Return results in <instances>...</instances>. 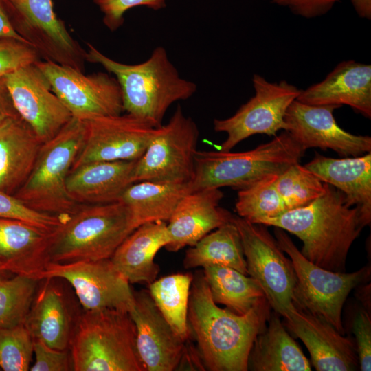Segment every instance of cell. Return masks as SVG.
<instances>
[{
    "instance_id": "1",
    "label": "cell",
    "mask_w": 371,
    "mask_h": 371,
    "mask_svg": "<svg viewBox=\"0 0 371 371\" xmlns=\"http://www.w3.org/2000/svg\"><path fill=\"white\" fill-rule=\"evenodd\" d=\"M271 306L263 298L243 315L221 308L213 300L203 273L193 275L188 321L205 370L247 371L253 342L266 326Z\"/></svg>"
},
{
    "instance_id": "2",
    "label": "cell",
    "mask_w": 371,
    "mask_h": 371,
    "mask_svg": "<svg viewBox=\"0 0 371 371\" xmlns=\"http://www.w3.org/2000/svg\"><path fill=\"white\" fill-rule=\"evenodd\" d=\"M260 224L295 235L303 243L300 252L306 259L335 272L345 271L349 249L363 228L359 210L328 183L325 192L308 205Z\"/></svg>"
},
{
    "instance_id": "3",
    "label": "cell",
    "mask_w": 371,
    "mask_h": 371,
    "mask_svg": "<svg viewBox=\"0 0 371 371\" xmlns=\"http://www.w3.org/2000/svg\"><path fill=\"white\" fill-rule=\"evenodd\" d=\"M86 60L102 66L114 75L122 91L124 111L162 124L169 107L190 98L197 90L192 81L181 78L164 47L157 46L145 61L133 65L116 61L87 43Z\"/></svg>"
},
{
    "instance_id": "4",
    "label": "cell",
    "mask_w": 371,
    "mask_h": 371,
    "mask_svg": "<svg viewBox=\"0 0 371 371\" xmlns=\"http://www.w3.org/2000/svg\"><path fill=\"white\" fill-rule=\"evenodd\" d=\"M69 348L75 371H144L135 325L125 310L85 311L76 318Z\"/></svg>"
},
{
    "instance_id": "5",
    "label": "cell",
    "mask_w": 371,
    "mask_h": 371,
    "mask_svg": "<svg viewBox=\"0 0 371 371\" xmlns=\"http://www.w3.org/2000/svg\"><path fill=\"white\" fill-rule=\"evenodd\" d=\"M134 230L128 210L120 201L79 205L52 232L49 262L109 259Z\"/></svg>"
},
{
    "instance_id": "6",
    "label": "cell",
    "mask_w": 371,
    "mask_h": 371,
    "mask_svg": "<svg viewBox=\"0 0 371 371\" xmlns=\"http://www.w3.org/2000/svg\"><path fill=\"white\" fill-rule=\"evenodd\" d=\"M305 151L286 131L247 151L197 150L194 177L190 181L191 190L222 187L246 188L299 163Z\"/></svg>"
},
{
    "instance_id": "7",
    "label": "cell",
    "mask_w": 371,
    "mask_h": 371,
    "mask_svg": "<svg viewBox=\"0 0 371 371\" xmlns=\"http://www.w3.org/2000/svg\"><path fill=\"white\" fill-rule=\"evenodd\" d=\"M85 122L72 117L42 144L27 179L14 194L30 207L60 217L79 205L69 196L67 179L85 140Z\"/></svg>"
},
{
    "instance_id": "8",
    "label": "cell",
    "mask_w": 371,
    "mask_h": 371,
    "mask_svg": "<svg viewBox=\"0 0 371 371\" xmlns=\"http://www.w3.org/2000/svg\"><path fill=\"white\" fill-rule=\"evenodd\" d=\"M274 234L295 270L294 306L325 320L344 335L343 306L351 291L368 280L370 266L347 273L329 271L306 259L283 229L276 227Z\"/></svg>"
},
{
    "instance_id": "9",
    "label": "cell",
    "mask_w": 371,
    "mask_h": 371,
    "mask_svg": "<svg viewBox=\"0 0 371 371\" xmlns=\"http://www.w3.org/2000/svg\"><path fill=\"white\" fill-rule=\"evenodd\" d=\"M199 137L197 124L178 105L166 124L154 128L145 152L136 161L132 183L190 182Z\"/></svg>"
},
{
    "instance_id": "10",
    "label": "cell",
    "mask_w": 371,
    "mask_h": 371,
    "mask_svg": "<svg viewBox=\"0 0 371 371\" xmlns=\"http://www.w3.org/2000/svg\"><path fill=\"white\" fill-rule=\"evenodd\" d=\"M232 223L240 236L248 275L263 290L271 309L286 318L293 304L296 276L287 258L265 225L256 224L232 215Z\"/></svg>"
},
{
    "instance_id": "11",
    "label": "cell",
    "mask_w": 371,
    "mask_h": 371,
    "mask_svg": "<svg viewBox=\"0 0 371 371\" xmlns=\"http://www.w3.org/2000/svg\"><path fill=\"white\" fill-rule=\"evenodd\" d=\"M255 94L231 117L214 119V130L227 134L221 150L229 151L246 138L256 134L276 136L286 131V112L302 90L286 80L270 82L260 74L252 78Z\"/></svg>"
},
{
    "instance_id": "12",
    "label": "cell",
    "mask_w": 371,
    "mask_h": 371,
    "mask_svg": "<svg viewBox=\"0 0 371 371\" xmlns=\"http://www.w3.org/2000/svg\"><path fill=\"white\" fill-rule=\"evenodd\" d=\"M36 65L73 117L86 121L124 112L121 89L115 77L103 72L86 75L70 66L45 60Z\"/></svg>"
},
{
    "instance_id": "13",
    "label": "cell",
    "mask_w": 371,
    "mask_h": 371,
    "mask_svg": "<svg viewBox=\"0 0 371 371\" xmlns=\"http://www.w3.org/2000/svg\"><path fill=\"white\" fill-rule=\"evenodd\" d=\"M15 32L45 60L83 71L86 51L54 10L52 0H7Z\"/></svg>"
},
{
    "instance_id": "14",
    "label": "cell",
    "mask_w": 371,
    "mask_h": 371,
    "mask_svg": "<svg viewBox=\"0 0 371 371\" xmlns=\"http://www.w3.org/2000/svg\"><path fill=\"white\" fill-rule=\"evenodd\" d=\"M50 278L68 282L85 311L117 308L129 312L133 305L130 283L110 258L49 262L38 278L41 280Z\"/></svg>"
},
{
    "instance_id": "15",
    "label": "cell",
    "mask_w": 371,
    "mask_h": 371,
    "mask_svg": "<svg viewBox=\"0 0 371 371\" xmlns=\"http://www.w3.org/2000/svg\"><path fill=\"white\" fill-rule=\"evenodd\" d=\"M84 122V143L71 170L93 161H136L155 128L148 120L127 113Z\"/></svg>"
},
{
    "instance_id": "16",
    "label": "cell",
    "mask_w": 371,
    "mask_h": 371,
    "mask_svg": "<svg viewBox=\"0 0 371 371\" xmlns=\"http://www.w3.org/2000/svg\"><path fill=\"white\" fill-rule=\"evenodd\" d=\"M1 80L17 113L42 144L54 137L73 117L36 63Z\"/></svg>"
},
{
    "instance_id": "17",
    "label": "cell",
    "mask_w": 371,
    "mask_h": 371,
    "mask_svg": "<svg viewBox=\"0 0 371 371\" xmlns=\"http://www.w3.org/2000/svg\"><path fill=\"white\" fill-rule=\"evenodd\" d=\"M339 105H309L295 100L288 108L286 131L305 150L331 149L341 157H355L371 152V137L352 134L337 123L333 112Z\"/></svg>"
},
{
    "instance_id": "18",
    "label": "cell",
    "mask_w": 371,
    "mask_h": 371,
    "mask_svg": "<svg viewBox=\"0 0 371 371\" xmlns=\"http://www.w3.org/2000/svg\"><path fill=\"white\" fill-rule=\"evenodd\" d=\"M129 311L135 328V344L144 371H172L181 361L186 341L164 317L148 290L133 291Z\"/></svg>"
},
{
    "instance_id": "19",
    "label": "cell",
    "mask_w": 371,
    "mask_h": 371,
    "mask_svg": "<svg viewBox=\"0 0 371 371\" xmlns=\"http://www.w3.org/2000/svg\"><path fill=\"white\" fill-rule=\"evenodd\" d=\"M284 326L300 339L317 371H352L359 368L355 341L325 320L295 306Z\"/></svg>"
},
{
    "instance_id": "20",
    "label": "cell",
    "mask_w": 371,
    "mask_h": 371,
    "mask_svg": "<svg viewBox=\"0 0 371 371\" xmlns=\"http://www.w3.org/2000/svg\"><path fill=\"white\" fill-rule=\"evenodd\" d=\"M220 188L192 191L178 203L168 219L169 243L165 248L176 252L194 245L203 236L230 221L232 214L221 207Z\"/></svg>"
},
{
    "instance_id": "21",
    "label": "cell",
    "mask_w": 371,
    "mask_h": 371,
    "mask_svg": "<svg viewBox=\"0 0 371 371\" xmlns=\"http://www.w3.org/2000/svg\"><path fill=\"white\" fill-rule=\"evenodd\" d=\"M309 105H348L371 117V65L355 60L339 63L321 82L302 90L296 99Z\"/></svg>"
},
{
    "instance_id": "22",
    "label": "cell",
    "mask_w": 371,
    "mask_h": 371,
    "mask_svg": "<svg viewBox=\"0 0 371 371\" xmlns=\"http://www.w3.org/2000/svg\"><path fill=\"white\" fill-rule=\"evenodd\" d=\"M52 231L20 220L0 218V271L38 280L49 263Z\"/></svg>"
},
{
    "instance_id": "23",
    "label": "cell",
    "mask_w": 371,
    "mask_h": 371,
    "mask_svg": "<svg viewBox=\"0 0 371 371\" xmlns=\"http://www.w3.org/2000/svg\"><path fill=\"white\" fill-rule=\"evenodd\" d=\"M304 166L345 195L348 204L359 210L363 227L370 224L371 152L340 159L316 153Z\"/></svg>"
},
{
    "instance_id": "24",
    "label": "cell",
    "mask_w": 371,
    "mask_h": 371,
    "mask_svg": "<svg viewBox=\"0 0 371 371\" xmlns=\"http://www.w3.org/2000/svg\"><path fill=\"white\" fill-rule=\"evenodd\" d=\"M67 302L55 278L40 280L24 322L34 341L57 350L69 349L76 319Z\"/></svg>"
},
{
    "instance_id": "25",
    "label": "cell",
    "mask_w": 371,
    "mask_h": 371,
    "mask_svg": "<svg viewBox=\"0 0 371 371\" xmlns=\"http://www.w3.org/2000/svg\"><path fill=\"white\" fill-rule=\"evenodd\" d=\"M136 161H93L80 165L69 174L67 193L79 205L119 201L133 183L131 175Z\"/></svg>"
},
{
    "instance_id": "26",
    "label": "cell",
    "mask_w": 371,
    "mask_h": 371,
    "mask_svg": "<svg viewBox=\"0 0 371 371\" xmlns=\"http://www.w3.org/2000/svg\"><path fill=\"white\" fill-rule=\"evenodd\" d=\"M169 243L165 221L143 224L120 245L111 261L129 283L148 285L157 279L159 267L154 261L156 254Z\"/></svg>"
},
{
    "instance_id": "27",
    "label": "cell",
    "mask_w": 371,
    "mask_h": 371,
    "mask_svg": "<svg viewBox=\"0 0 371 371\" xmlns=\"http://www.w3.org/2000/svg\"><path fill=\"white\" fill-rule=\"evenodd\" d=\"M42 145L19 116L0 124V190L14 195L30 175Z\"/></svg>"
},
{
    "instance_id": "28",
    "label": "cell",
    "mask_w": 371,
    "mask_h": 371,
    "mask_svg": "<svg viewBox=\"0 0 371 371\" xmlns=\"http://www.w3.org/2000/svg\"><path fill=\"white\" fill-rule=\"evenodd\" d=\"M252 371H310L311 366L276 312L257 335L247 362Z\"/></svg>"
},
{
    "instance_id": "29",
    "label": "cell",
    "mask_w": 371,
    "mask_h": 371,
    "mask_svg": "<svg viewBox=\"0 0 371 371\" xmlns=\"http://www.w3.org/2000/svg\"><path fill=\"white\" fill-rule=\"evenodd\" d=\"M192 192L190 182L143 181L130 185L120 201L127 207L133 228L168 221L180 200Z\"/></svg>"
},
{
    "instance_id": "30",
    "label": "cell",
    "mask_w": 371,
    "mask_h": 371,
    "mask_svg": "<svg viewBox=\"0 0 371 371\" xmlns=\"http://www.w3.org/2000/svg\"><path fill=\"white\" fill-rule=\"evenodd\" d=\"M209 265L229 267L248 276L240 236L231 220L203 236L186 252V269Z\"/></svg>"
},
{
    "instance_id": "31",
    "label": "cell",
    "mask_w": 371,
    "mask_h": 371,
    "mask_svg": "<svg viewBox=\"0 0 371 371\" xmlns=\"http://www.w3.org/2000/svg\"><path fill=\"white\" fill-rule=\"evenodd\" d=\"M203 273L214 302L236 314L246 313L265 297L256 280L233 268L209 265Z\"/></svg>"
},
{
    "instance_id": "32",
    "label": "cell",
    "mask_w": 371,
    "mask_h": 371,
    "mask_svg": "<svg viewBox=\"0 0 371 371\" xmlns=\"http://www.w3.org/2000/svg\"><path fill=\"white\" fill-rule=\"evenodd\" d=\"M193 275L175 273L155 280L149 293L155 305L173 330L183 340L190 337L188 302Z\"/></svg>"
},
{
    "instance_id": "33",
    "label": "cell",
    "mask_w": 371,
    "mask_h": 371,
    "mask_svg": "<svg viewBox=\"0 0 371 371\" xmlns=\"http://www.w3.org/2000/svg\"><path fill=\"white\" fill-rule=\"evenodd\" d=\"M278 175H269L240 190L235 205L238 216L251 223L260 224L267 218L276 217L286 212V205L276 186Z\"/></svg>"
},
{
    "instance_id": "34",
    "label": "cell",
    "mask_w": 371,
    "mask_h": 371,
    "mask_svg": "<svg viewBox=\"0 0 371 371\" xmlns=\"http://www.w3.org/2000/svg\"><path fill=\"white\" fill-rule=\"evenodd\" d=\"M0 274V328L23 324L36 295L40 280L16 275Z\"/></svg>"
},
{
    "instance_id": "35",
    "label": "cell",
    "mask_w": 371,
    "mask_h": 371,
    "mask_svg": "<svg viewBox=\"0 0 371 371\" xmlns=\"http://www.w3.org/2000/svg\"><path fill=\"white\" fill-rule=\"evenodd\" d=\"M276 186L288 211L306 206L319 198L325 192L327 183L304 166L295 163L278 176Z\"/></svg>"
},
{
    "instance_id": "36",
    "label": "cell",
    "mask_w": 371,
    "mask_h": 371,
    "mask_svg": "<svg viewBox=\"0 0 371 371\" xmlns=\"http://www.w3.org/2000/svg\"><path fill=\"white\" fill-rule=\"evenodd\" d=\"M34 353V339L23 324L0 328V370L27 371Z\"/></svg>"
},
{
    "instance_id": "37",
    "label": "cell",
    "mask_w": 371,
    "mask_h": 371,
    "mask_svg": "<svg viewBox=\"0 0 371 371\" xmlns=\"http://www.w3.org/2000/svg\"><path fill=\"white\" fill-rule=\"evenodd\" d=\"M0 218L20 220L52 231L61 224L64 217L35 210L14 195L0 190Z\"/></svg>"
},
{
    "instance_id": "38",
    "label": "cell",
    "mask_w": 371,
    "mask_h": 371,
    "mask_svg": "<svg viewBox=\"0 0 371 371\" xmlns=\"http://www.w3.org/2000/svg\"><path fill=\"white\" fill-rule=\"evenodd\" d=\"M40 56L32 45L16 38H0V79L16 69L38 61Z\"/></svg>"
},
{
    "instance_id": "39",
    "label": "cell",
    "mask_w": 371,
    "mask_h": 371,
    "mask_svg": "<svg viewBox=\"0 0 371 371\" xmlns=\"http://www.w3.org/2000/svg\"><path fill=\"white\" fill-rule=\"evenodd\" d=\"M168 0H93L102 12L104 25L112 32L124 23L125 13L130 9L144 6L153 10L166 7Z\"/></svg>"
},
{
    "instance_id": "40",
    "label": "cell",
    "mask_w": 371,
    "mask_h": 371,
    "mask_svg": "<svg viewBox=\"0 0 371 371\" xmlns=\"http://www.w3.org/2000/svg\"><path fill=\"white\" fill-rule=\"evenodd\" d=\"M352 332L361 371L371 370V317L370 312L360 308L352 320Z\"/></svg>"
},
{
    "instance_id": "41",
    "label": "cell",
    "mask_w": 371,
    "mask_h": 371,
    "mask_svg": "<svg viewBox=\"0 0 371 371\" xmlns=\"http://www.w3.org/2000/svg\"><path fill=\"white\" fill-rule=\"evenodd\" d=\"M35 362L31 371H68L72 370L70 353L68 350L50 348L39 341H34Z\"/></svg>"
},
{
    "instance_id": "42",
    "label": "cell",
    "mask_w": 371,
    "mask_h": 371,
    "mask_svg": "<svg viewBox=\"0 0 371 371\" xmlns=\"http://www.w3.org/2000/svg\"><path fill=\"white\" fill-rule=\"evenodd\" d=\"M341 0H271L277 5L289 10L293 14L313 19L327 14Z\"/></svg>"
},
{
    "instance_id": "43",
    "label": "cell",
    "mask_w": 371,
    "mask_h": 371,
    "mask_svg": "<svg viewBox=\"0 0 371 371\" xmlns=\"http://www.w3.org/2000/svg\"><path fill=\"white\" fill-rule=\"evenodd\" d=\"M14 38L27 43L15 32L12 27L10 19L7 0H0V38Z\"/></svg>"
},
{
    "instance_id": "44",
    "label": "cell",
    "mask_w": 371,
    "mask_h": 371,
    "mask_svg": "<svg viewBox=\"0 0 371 371\" xmlns=\"http://www.w3.org/2000/svg\"><path fill=\"white\" fill-rule=\"evenodd\" d=\"M19 115L9 93L0 79V124L8 118Z\"/></svg>"
},
{
    "instance_id": "45",
    "label": "cell",
    "mask_w": 371,
    "mask_h": 371,
    "mask_svg": "<svg viewBox=\"0 0 371 371\" xmlns=\"http://www.w3.org/2000/svg\"><path fill=\"white\" fill-rule=\"evenodd\" d=\"M351 3L359 16L371 19V0H351Z\"/></svg>"
},
{
    "instance_id": "46",
    "label": "cell",
    "mask_w": 371,
    "mask_h": 371,
    "mask_svg": "<svg viewBox=\"0 0 371 371\" xmlns=\"http://www.w3.org/2000/svg\"><path fill=\"white\" fill-rule=\"evenodd\" d=\"M0 274H5L0 271Z\"/></svg>"
}]
</instances>
